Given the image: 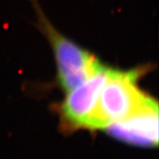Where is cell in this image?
Instances as JSON below:
<instances>
[{"label":"cell","mask_w":159,"mask_h":159,"mask_svg":"<svg viewBox=\"0 0 159 159\" xmlns=\"http://www.w3.org/2000/svg\"><path fill=\"white\" fill-rule=\"evenodd\" d=\"M144 71L145 68L108 69L99 93L91 130L106 129L110 124L128 118L153 98L138 87V80Z\"/></svg>","instance_id":"cell-1"},{"label":"cell","mask_w":159,"mask_h":159,"mask_svg":"<svg viewBox=\"0 0 159 159\" xmlns=\"http://www.w3.org/2000/svg\"><path fill=\"white\" fill-rule=\"evenodd\" d=\"M55 52L58 80L61 88L69 92L89 79L104 65L87 50L43 22Z\"/></svg>","instance_id":"cell-2"},{"label":"cell","mask_w":159,"mask_h":159,"mask_svg":"<svg viewBox=\"0 0 159 159\" xmlns=\"http://www.w3.org/2000/svg\"><path fill=\"white\" fill-rule=\"evenodd\" d=\"M108 69L104 65L89 79L68 92L60 107L62 120L68 128L91 130L99 93Z\"/></svg>","instance_id":"cell-3"},{"label":"cell","mask_w":159,"mask_h":159,"mask_svg":"<svg viewBox=\"0 0 159 159\" xmlns=\"http://www.w3.org/2000/svg\"><path fill=\"white\" fill-rule=\"evenodd\" d=\"M110 135L139 145H157L158 141V105L152 98L128 118L110 124Z\"/></svg>","instance_id":"cell-4"}]
</instances>
